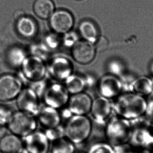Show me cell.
<instances>
[{
  "instance_id": "cell-2",
  "label": "cell",
  "mask_w": 153,
  "mask_h": 153,
  "mask_svg": "<svg viewBox=\"0 0 153 153\" xmlns=\"http://www.w3.org/2000/svg\"><path fill=\"white\" fill-rule=\"evenodd\" d=\"M132 133L129 120L118 116L111 118L105 127V137L112 146L128 143Z\"/></svg>"
},
{
  "instance_id": "cell-4",
  "label": "cell",
  "mask_w": 153,
  "mask_h": 153,
  "mask_svg": "<svg viewBox=\"0 0 153 153\" xmlns=\"http://www.w3.org/2000/svg\"><path fill=\"white\" fill-rule=\"evenodd\" d=\"M7 126L8 130L12 134L24 137L36 131L37 121L32 115L19 111L12 115Z\"/></svg>"
},
{
  "instance_id": "cell-9",
  "label": "cell",
  "mask_w": 153,
  "mask_h": 153,
  "mask_svg": "<svg viewBox=\"0 0 153 153\" xmlns=\"http://www.w3.org/2000/svg\"><path fill=\"white\" fill-rule=\"evenodd\" d=\"M24 138V148L28 153H48L50 150V142L45 133L35 131Z\"/></svg>"
},
{
  "instance_id": "cell-29",
  "label": "cell",
  "mask_w": 153,
  "mask_h": 153,
  "mask_svg": "<svg viewBox=\"0 0 153 153\" xmlns=\"http://www.w3.org/2000/svg\"><path fill=\"white\" fill-rule=\"evenodd\" d=\"M62 43L65 46L72 48L79 41V36L75 31L71 30L63 34Z\"/></svg>"
},
{
  "instance_id": "cell-38",
  "label": "cell",
  "mask_w": 153,
  "mask_h": 153,
  "mask_svg": "<svg viewBox=\"0 0 153 153\" xmlns=\"http://www.w3.org/2000/svg\"><path fill=\"white\" fill-rule=\"evenodd\" d=\"M8 128H6L4 125H0V139L7 134Z\"/></svg>"
},
{
  "instance_id": "cell-21",
  "label": "cell",
  "mask_w": 153,
  "mask_h": 153,
  "mask_svg": "<svg viewBox=\"0 0 153 153\" xmlns=\"http://www.w3.org/2000/svg\"><path fill=\"white\" fill-rule=\"evenodd\" d=\"M35 14L41 19H49L55 11L52 0H36L33 5Z\"/></svg>"
},
{
  "instance_id": "cell-23",
  "label": "cell",
  "mask_w": 153,
  "mask_h": 153,
  "mask_svg": "<svg viewBox=\"0 0 153 153\" xmlns=\"http://www.w3.org/2000/svg\"><path fill=\"white\" fill-rule=\"evenodd\" d=\"M51 153H74V144L65 137L51 143Z\"/></svg>"
},
{
  "instance_id": "cell-37",
  "label": "cell",
  "mask_w": 153,
  "mask_h": 153,
  "mask_svg": "<svg viewBox=\"0 0 153 153\" xmlns=\"http://www.w3.org/2000/svg\"><path fill=\"white\" fill-rule=\"evenodd\" d=\"M83 76L85 82L86 87H91L94 85L95 83V79L92 75L86 74Z\"/></svg>"
},
{
  "instance_id": "cell-28",
  "label": "cell",
  "mask_w": 153,
  "mask_h": 153,
  "mask_svg": "<svg viewBox=\"0 0 153 153\" xmlns=\"http://www.w3.org/2000/svg\"><path fill=\"white\" fill-rule=\"evenodd\" d=\"M87 153H115L114 147L108 143H99L93 145Z\"/></svg>"
},
{
  "instance_id": "cell-22",
  "label": "cell",
  "mask_w": 153,
  "mask_h": 153,
  "mask_svg": "<svg viewBox=\"0 0 153 153\" xmlns=\"http://www.w3.org/2000/svg\"><path fill=\"white\" fill-rule=\"evenodd\" d=\"M65 86L69 93L76 94L82 92L86 88L83 76L72 74L65 81Z\"/></svg>"
},
{
  "instance_id": "cell-34",
  "label": "cell",
  "mask_w": 153,
  "mask_h": 153,
  "mask_svg": "<svg viewBox=\"0 0 153 153\" xmlns=\"http://www.w3.org/2000/svg\"><path fill=\"white\" fill-rule=\"evenodd\" d=\"M108 45V42L107 39L103 36L99 37L97 41L94 44L96 48L100 50L104 49Z\"/></svg>"
},
{
  "instance_id": "cell-18",
  "label": "cell",
  "mask_w": 153,
  "mask_h": 153,
  "mask_svg": "<svg viewBox=\"0 0 153 153\" xmlns=\"http://www.w3.org/2000/svg\"><path fill=\"white\" fill-rule=\"evenodd\" d=\"M16 28L19 34L26 38L32 37L35 36L37 30L35 21L25 15L17 20Z\"/></svg>"
},
{
  "instance_id": "cell-32",
  "label": "cell",
  "mask_w": 153,
  "mask_h": 153,
  "mask_svg": "<svg viewBox=\"0 0 153 153\" xmlns=\"http://www.w3.org/2000/svg\"><path fill=\"white\" fill-rule=\"evenodd\" d=\"M115 153H137L128 143L113 146Z\"/></svg>"
},
{
  "instance_id": "cell-24",
  "label": "cell",
  "mask_w": 153,
  "mask_h": 153,
  "mask_svg": "<svg viewBox=\"0 0 153 153\" xmlns=\"http://www.w3.org/2000/svg\"><path fill=\"white\" fill-rule=\"evenodd\" d=\"M30 50L32 55L38 57L44 61L48 60L51 55V50L46 46L43 42L33 45Z\"/></svg>"
},
{
  "instance_id": "cell-26",
  "label": "cell",
  "mask_w": 153,
  "mask_h": 153,
  "mask_svg": "<svg viewBox=\"0 0 153 153\" xmlns=\"http://www.w3.org/2000/svg\"><path fill=\"white\" fill-rule=\"evenodd\" d=\"M129 120L132 131L149 129L151 125V121L144 114Z\"/></svg>"
},
{
  "instance_id": "cell-42",
  "label": "cell",
  "mask_w": 153,
  "mask_h": 153,
  "mask_svg": "<svg viewBox=\"0 0 153 153\" xmlns=\"http://www.w3.org/2000/svg\"><path fill=\"white\" fill-rule=\"evenodd\" d=\"M76 1H81V0H76Z\"/></svg>"
},
{
  "instance_id": "cell-17",
  "label": "cell",
  "mask_w": 153,
  "mask_h": 153,
  "mask_svg": "<svg viewBox=\"0 0 153 153\" xmlns=\"http://www.w3.org/2000/svg\"><path fill=\"white\" fill-rule=\"evenodd\" d=\"M24 146L19 137L11 134L0 139V151L2 153H22Z\"/></svg>"
},
{
  "instance_id": "cell-8",
  "label": "cell",
  "mask_w": 153,
  "mask_h": 153,
  "mask_svg": "<svg viewBox=\"0 0 153 153\" xmlns=\"http://www.w3.org/2000/svg\"><path fill=\"white\" fill-rule=\"evenodd\" d=\"M49 19L50 27L54 32L58 34H64L71 30L74 25L72 14L63 9L55 10Z\"/></svg>"
},
{
  "instance_id": "cell-16",
  "label": "cell",
  "mask_w": 153,
  "mask_h": 153,
  "mask_svg": "<svg viewBox=\"0 0 153 153\" xmlns=\"http://www.w3.org/2000/svg\"><path fill=\"white\" fill-rule=\"evenodd\" d=\"M36 117L38 122L45 129L61 124V116L57 109L47 105L40 108Z\"/></svg>"
},
{
  "instance_id": "cell-43",
  "label": "cell",
  "mask_w": 153,
  "mask_h": 153,
  "mask_svg": "<svg viewBox=\"0 0 153 153\" xmlns=\"http://www.w3.org/2000/svg\"><path fill=\"white\" fill-rule=\"evenodd\" d=\"M0 153H2L1 152H0Z\"/></svg>"
},
{
  "instance_id": "cell-25",
  "label": "cell",
  "mask_w": 153,
  "mask_h": 153,
  "mask_svg": "<svg viewBox=\"0 0 153 153\" xmlns=\"http://www.w3.org/2000/svg\"><path fill=\"white\" fill-rule=\"evenodd\" d=\"M50 143L65 137V127L61 124L55 127L46 129L45 133Z\"/></svg>"
},
{
  "instance_id": "cell-30",
  "label": "cell",
  "mask_w": 153,
  "mask_h": 153,
  "mask_svg": "<svg viewBox=\"0 0 153 153\" xmlns=\"http://www.w3.org/2000/svg\"><path fill=\"white\" fill-rule=\"evenodd\" d=\"M10 62L15 65H22L26 58L25 53L22 50L19 48L13 49L10 52L9 55Z\"/></svg>"
},
{
  "instance_id": "cell-5",
  "label": "cell",
  "mask_w": 153,
  "mask_h": 153,
  "mask_svg": "<svg viewBox=\"0 0 153 153\" xmlns=\"http://www.w3.org/2000/svg\"><path fill=\"white\" fill-rule=\"evenodd\" d=\"M43 97L46 105L56 109L64 107L70 99L69 92L65 86L58 83L48 86Z\"/></svg>"
},
{
  "instance_id": "cell-1",
  "label": "cell",
  "mask_w": 153,
  "mask_h": 153,
  "mask_svg": "<svg viewBox=\"0 0 153 153\" xmlns=\"http://www.w3.org/2000/svg\"><path fill=\"white\" fill-rule=\"evenodd\" d=\"M147 105L143 96L129 93L118 96L112 108L117 116L130 120L144 115Z\"/></svg>"
},
{
  "instance_id": "cell-11",
  "label": "cell",
  "mask_w": 153,
  "mask_h": 153,
  "mask_svg": "<svg viewBox=\"0 0 153 153\" xmlns=\"http://www.w3.org/2000/svg\"><path fill=\"white\" fill-rule=\"evenodd\" d=\"M39 98L31 88L24 89L20 92L18 97V107L21 111L36 117L41 108Z\"/></svg>"
},
{
  "instance_id": "cell-20",
  "label": "cell",
  "mask_w": 153,
  "mask_h": 153,
  "mask_svg": "<svg viewBox=\"0 0 153 153\" xmlns=\"http://www.w3.org/2000/svg\"><path fill=\"white\" fill-rule=\"evenodd\" d=\"M131 88L134 93L143 97L147 96L152 92L153 82L147 76H140L134 80L131 84Z\"/></svg>"
},
{
  "instance_id": "cell-13",
  "label": "cell",
  "mask_w": 153,
  "mask_h": 153,
  "mask_svg": "<svg viewBox=\"0 0 153 153\" xmlns=\"http://www.w3.org/2000/svg\"><path fill=\"white\" fill-rule=\"evenodd\" d=\"M122 88L121 81L113 75H105L98 82L99 92L101 96L108 99L118 96Z\"/></svg>"
},
{
  "instance_id": "cell-3",
  "label": "cell",
  "mask_w": 153,
  "mask_h": 153,
  "mask_svg": "<svg viewBox=\"0 0 153 153\" xmlns=\"http://www.w3.org/2000/svg\"><path fill=\"white\" fill-rule=\"evenodd\" d=\"M92 125L86 115H73L65 126V137L74 144L86 141L91 134Z\"/></svg>"
},
{
  "instance_id": "cell-14",
  "label": "cell",
  "mask_w": 153,
  "mask_h": 153,
  "mask_svg": "<svg viewBox=\"0 0 153 153\" xmlns=\"http://www.w3.org/2000/svg\"><path fill=\"white\" fill-rule=\"evenodd\" d=\"M112 110L109 99L101 96L92 101L90 112L96 123L102 124L109 118Z\"/></svg>"
},
{
  "instance_id": "cell-7",
  "label": "cell",
  "mask_w": 153,
  "mask_h": 153,
  "mask_svg": "<svg viewBox=\"0 0 153 153\" xmlns=\"http://www.w3.org/2000/svg\"><path fill=\"white\" fill-rule=\"evenodd\" d=\"M44 62L33 55L25 58L22 64V71L28 80L32 82L44 79L47 73Z\"/></svg>"
},
{
  "instance_id": "cell-12",
  "label": "cell",
  "mask_w": 153,
  "mask_h": 153,
  "mask_svg": "<svg viewBox=\"0 0 153 153\" xmlns=\"http://www.w3.org/2000/svg\"><path fill=\"white\" fill-rule=\"evenodd\" d=\"M71 48L73 58L81 64L90 63L94 59L96 55L94 44L85 40H79Z\"/></svg>"
},
{
  "instance_id": "cell-40",
  "label": "cell",
  "mask_w": 153,
  "mask_h": 153,
  "mask_svg": "<svg viewBox=\"0 0 153 153\" xmlns=\"http://www.w3.org/2000/svg\"><path fill=\"white\" fill-rule=\"evenodd\" d=\"M149 130L150 132L153 135V122L151 123V126H150V128H149Z\"/></svg>"
},
{
  "instance_id": "cell-41",
  "label": "cell",
  "mask_w": 153,
  "mask_h": 153,
  "mask_svg": "<svg viewBox=\"0 0 153 153\" xmlns=\"http://www.w3.org/2000/svg\"><path fill=\"white\" fill-rule=\"evenodd\" d=\"M137 153H152L151 152H149V151H147V150H143L142 151H140L139 152H137Z\"/></svg>"
},
{
  "instance_id": "cell-19",
  "label": "cell",
  "mask_w": 153,
  "mask_h": 153,
  "mask_svg": "<svg viewBox=\"0 0 153 153\" xmlns=\"http://www.w3.org/2000/svg\"><path fill=\"white\" fill-rule=\"evenodd\" d=\"M79 33L83 40L94 44L99 38L98 28L93 22L84 20L80 22Z\"/></svg>"
},
{
  "instance_id": "cell-36",
  "label": "cell",
  "mask_w": 153,
  "mask_h": 153,
  "mask_svg": "<svg viewBox=\"0 0 153 153\" xmlns=\"http://www.w3.org/2000/svg\"><path fill=\"white\" fill-rule=\"evenodd\" d=\"M120 65L118 63L115 61H113L110 63L108 65V70L112 74L117 75L120 74Z\"/></svg>"
},
{
  "instance_id": "cell-6",
  "label": "cell",
  "mask_w": 153,
  "mask_h": 153,
  "mask_svg": "<svg viewBox=\"0 0 153 153\" xmlns=\"http://www.w3.org/2000/svg\"><path fill=\"white\" fill-rule=\"evenodd\" d=\"M73 66L71 61L63 56L52 58L47 66V72L57 82L64 81L73 74Z\"/></svg>"
},
{
  "instance_id": "cell-31",
  "label": "cell",
  "mask_w": 153,
  "mask_h": 153,
  "mask_svg": "<svg viewBox=\"0 0 153 153\" xmlns=\"http://www.w3.org/2000/svg\"><path fill=\"white\" fill-rule=\"evenodd\" d=\"M47 83L44 79L31 82L30 87L38 96L39 98L43 96L48 87Z\"/></svg>"
},
{
  "instance_id": "cell-10",
  "label": "cell",
  "mask_w": 153,
  "mask_h": 153,
  "mask_svg": "<svg viewBox=\"0 0 153 153\" xmlns=\"http://www.w3.org/2000/svg\"><path fill=\"white\" fill-rule=\"evenodd\" d=\"M22 83L13 75L7 74L0 76V100H12L21 91Z\"/></svg>"
},
{
  "instance_id": "cell-39",
  "label": "cell",
  "mask_w": 153,
  "mask_h": 153,
  "mask_svg": "<svg viewBox=\"0 0 153 153\" xmlns=\"http://www.w3.org/2000/svg\"><path fill=\"white\" fill-rule=\"evenodd\" d=\"M25 15L24 12L22 10H18L14 13V17L16 20H18Z\"/></svg>"
},
{
  "instance_id": "cell-44",
  "label": "cell",
  "mask_w": 153,
  "mask_h": 153,
  "mask_svg": "<svg viewBox=\"0 0 153 153\" xmlns=\"http://www.w3.org/2000/svg\"></svg>"
},
{
  "instance_id": "cell-27",
  "label": "cell",
  "mask_w": 153,
  "mask_h": 153,
  "mask_svg": "<svg viewBox=\"0 0 153 153\" xmlns=\"http://www.w3.org/2000/svg\"><path fill=\"white\" fill-rule=\"evenodd\" d=\"M43 43L49 50L52 51L59 47L62 43V39L58 34L54 32L47 34L44 38Z\"/></svg>"
},
{
  "instance_id": "cell-33",
  "label": "cell",
  "mask_w": 153,
  "mask_h": 153,
  "mask_svg": "<svg viewBox=\"0 0 153 153\" xmlns=\"http://www.w3.org/2000/svg\"><path fill=\"white\" fill-rule=\"evenodd\" d=\"M12 114L7 109L0 107V125L8 124Z\"/></svg>"
},
{
  "instance_id": "cell-35",
  "label": "cell",
  "mask_w": 153,
  "mask_h": 153,
  "mask_svg": "<svg viewBox=\"0 0 153 153\" xmlns=\"http://www.w3.org/2000/svg\"><path fill=\"white\" fill-rule=\"evenodd\" d=\"M144 115L151 123L153 122V100L147 103Z\"/></svg>"
},
{
  "instance_id": "cell-15",
  "label": "cell",
  "mask_w": 153,
  "mask_h": 153,
  "mask_svg": "<svg viewBox=\"0 0 153 153\" xmlns=\"http://www.w3.org/2000/svg\"><path fill=\"white\" fill-rule=\"evenodd\" d=\"M92 102L89 95L79 93L73 94L70 98L67 108L72 115H86L90 112Z\"/></svg>"
}]
</instances>
